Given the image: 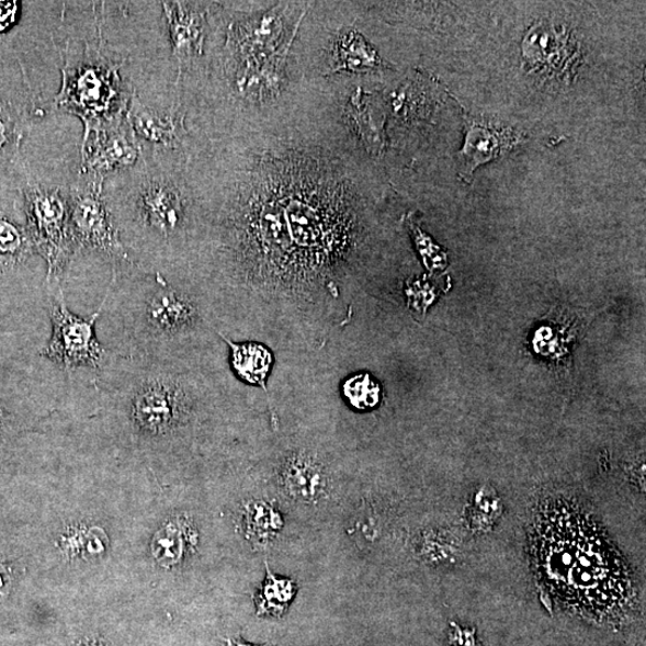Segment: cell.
Wrapping results in <instances>:
<instances>
[{
    "label": "cell",
    "mask_w": 646,
    "mask_h": 646,
    "mask_svg": "<svg viewBox=\"0 0 646 646\" xmlns=\"http://www.w3.org/2000/svg\"><path fill=\"white\" fill-rule=\"evenodd\" d=\"M281 481L284 490L301 502L314 503L327 491L324 466L308 454H294L283 465Z\"/></svg>",
    "instance_id": "15"
},
{
    "label": "cell",
    "mask_w": 646,
    "mask_h": 646,
    "mask_svg": "<svg viewBox=\"0 0 646 646\" xmlns=\"http://www.w3.org/2000/svg\"><path fill=\"white\" fill-rule=\"evenodd\" d=\"M571 521L560 531H547L544 536L545 560L552 581L563 594H583L585 600L609 601L624 591L622 566L612 551L590 529Z\"/></svg>",
    "instance_id": "3"
},
{
    "label": "cell",
    "mask_w": 646,
    "mask_h": 646,
    "mask_svg": "<svg viewBox=\"0 0 646 646\" xmlns=\"http://www.w3.org/2000/svg\"><path fill=\"white\" fill-rule=\"evenodd\" d=\"M230 646H252V645L245 644V643H230Z\"/></svg>",
    "instance_id": "25"
},
{
    "label": "cell",
    "mask_w": 646,
    "mask_h": 646,
    "mask_svg": "<svg viewBox=\"0 0 646 646\" xmlns=\"http://www.w3.org/2000/svg\"><path fill=\"white\" fill-rule=\"evenodd\" d=\"M21 192L26 230L46 263L48 290L57 288L78 256L70 222V192L32 180Z\"/></svg>",
    "instance_id": "4"
},
{
    "label": "cell",
    "mask_w": 646,
    "mask_h": 646,
    "mask_svg": "<svg viewBox=\"0 0 646 646\" xmlns=\"http://www.w3.org/2000/svg\"><path fill=\"white\" fill-rule=\"evenodd\" d=\"M18 201L0 202V287L30 269L36 250Z\"/></svg>",
    "instance_id": "9"
},
{
    "label": "cell",
    "mask_w": 646,
    "mask_h": 646,
    "mask_svg": "<svg viewBox=\"0 0 646 646\" xmlns=\"http://www.w3.org/2000/svg\"><path fill=\"white\" fill-rule=\"evenodd\" d=\"M26 87L21 92L0 84V173L19 160L21 143L35 102Z\"/></svg>",
    "instance_id": "12"
},
{
    "label": "cell",
    "mask_w": 646,
    "mask_h": 646,
    "mask_svg": "<svg viewBox=\"0 0 646 646\" xmlns=\"http://www.w3.org/2000/svg\"><path fill=\"white\" fill-rule=\"evenodd\" d=\"M344 395L352 407L366 411L379 403L381 388L371 375L361 374L345 382Z\"/></svg>",
    "instance_id": "21"
},
{
    "label": "cell",
    "mask_w": 646,
    "mask_h": 646,
    "mask_svg": "<svg viewBox=\"0 0 646 646\" xmlns=\"http://www.w3.org/2000/svg\"><path fill=\"white\" fill-rule=\"evenodd\" d=\"M126 121L138 140L151 149H178L186 135L183 116L178 111H161L141 102L137 92L132 95Z\"/></svg>",
    "instance_id": "11"
},
{
    "label": "cell",
    "mask_w": 646,
    "mask_h": 646,
    "mask_svg": "<svg viewBox=\"0 0 646 646\" xmlns=\"http://www.w3.org/2000/svg\"><path fill=\"white\" fill-rule=\"evenodd\" d=\"M296 597V585L292 579L275 577L269 569L257 597L259 615L280 616L286 612Z\"/></svg>",
    "instance_id": "19"
},
{
    "label": "cell",
    "mask_w": 646,
    "mask_h": 646,
    "mask_svg": "<svg viewBox=\"0 0 646 646\" xmlns=\"http://www.w3.org/2000/svg\"><path fill=\"white\" fill-rule=\"evenodd\" d=\"M18 11V3L0 2V31H4L15 21Z\"/></svg>",
    "instance_id": "23"
},
{
    "label": "cell",
    "mask_w": 646,
    "mask_h": 646,
    "mask_svg": "<svg viewBox=\"0 0 646 646\" xmlns=\"http://www.w3.org/2000/svg\"><path fill=\"white\" fill-rule=\"evenodd\" d=\"M523 57L539 75L564 79L576 70L579 48L576 38L563 25L542 22L526 34Z\"/></svg>",
    "instance_id": "7"
},
{
    "label": "cell",
    "mask_w": 646,
    "mask_h": 646,
    "mask_svg": "<svg viewBox=\"0 0 646 646\" xmlns=\"http://www.w3.org/2000/svg\"><path fill=\"white\" fill-rule=\"evenodd\" d=\"M97 331L116 358L189 360L208 339L204 293L170 279L168 269H112ZM214 313V311H213Z\"/></svg>",
    "instance_id": "1"
},
{
    "label": "cell",
    "mask_w": 646,
    "mask_h": 646,
    "mask_svg": "<svg viewBox=\"0 0 646 646\" xmlns=\"http://www.w3.org/2000/svg\"><path fill=\"white\" fill-rule=\"evenodd\" d=\"M124 61L105 56L101 43L94 47L87 42L79 55L66 46L61 89L55 101L58 109L81 118L83 143L97 132L126 121L134 91L123 82Z\"/></svg>",
    "instance_id": "2"
},
{
    "label": "cell",
    "mask_w": 646,
    "mask_h": 646,
    "mask_svg": "<svg viewBox=\"0 0 646 646\" xmlns=\"http://www.w3.org/2000/svg\"><path fill=\"white\" fill-rule=\"evenodd\" d=\"M102 310L103 301L88 319L79 318L66 305L61 285L48 290L49 337L38 354L68 376L98 373L110 359L97 331Z\"/></svg>",
    "instance_id": "5"
},
{
    "label": "cell",
    "mask_w": 646,
    "mask_h": 646,
    "mask_svg": "<svg viewBox=\"0 0 646 646\" xmlns=\"http://www.w3.org/2000/svg\"><path fill=\"white\" fill-rule=\"evenodd\" d=\"M279 510L268 502H254L246 508L243 529L246 536L257 544L271 542L283 529Z\"/></svg>",
    "instance_id": "18"
},
{
    "label": "cell",
    "mask_w": 646,
    "mask_h": 646,
    "mask_svg": "<svg viewBox=\"0 0 646 646\" xmlns=\"http://www.w3.org/2000/svg\"><path fill=\"white\" fill-rule=\"evenodd\" d=\"M168 21L171 47L182 66L203 55L205 43V12L193 3H161Z\"/></svg>",
    "instance_id": "13"
},
{
    "label": "cell",
    "mask_w": 646,
    "mask_h": 646,
    "mask_svg": "<svg viewBox=\"0 0 646 646\" xmlns=\"http://www.w3.org/2000/svg\"><path fill=\"white\" fill-rule=\"evenodd\" d=\"M78 646H104L102 643L100 642H86L82 644H79Z\"/></svg>",
    "instance_id": "24"
},
{
    "label": "cell",
    "mask_w": 646,
    "mask_h": 646,
    "mask_svg": "<svg viewBox=\"0 0 646 646\" xmlns=\"http://www.w3.org/2000/svg\"><path fill=\"white\" fill-rule=\"evenodd\" d=\"M220 337L231 350V365L237 376L250 385H260L265 388V381L273 363L271 352L254 342L235 344L227 337L222 335Z\"/></svg>",
    "instance_id": "17"
},
{
    "label": "cell",
    "mask_w": 646,
    "mask_h": 646,
    "mask_svg": "<svg viewBox=\"0 0 646 646\" xmlns=\"http://www.w3.org/2000/svg\"><path fill=\"white\" fill-rule=\"evenodd\" d=\"M141 144L127 121L91 135L82 143L81 173L104 178L114 170L136 167L141 158Z\"/></svg>",
    "instance_id": "8"
},
{
    "label": "cell",
    "mask_w": 646,
    "mask_h": 646,
    "mask_svg": "<svg viewBox=\"0 0 646 646\" xmlns=\"http://www.w3.org/2000/svg\"><path fill=\"white\" fill-rule=\"evenodd\" d=\"M103 181L104 178L88 177L69 191L77 253L83 249L97 250L112 262V269L137 265L123 243L109 201L103 195Z\"/></svg>",
    "instance_id": "6"
},
{
    "label": "cell",
    "mask_w": 646,
    "mask_h": 646,
    "mask_svg": "<svg viewBox=\"0 0 646 646\" xmlns=\"http://www.w3.org/2000/svg\"><path fill=\"white\" fill-rule=\"evenodd\" d=\"M45 369H44V371H45ZM42 373H39V374H42ZM4 379H5L4 376H0V437H2L3 432L10 426V421H11V418H12V410H11L10 403L12 401V397H15L16 392H19L20 389H22L24 386L29 385L25 382V384L23 386H20L18 384V382H15V384H13L11 386Z\"/></svg>",
    "instance_id": "22"
},
{
    "label": "cell",
    "mask_w": 646,
    "mask_h": 646,
    "mask_svg": "<svg viewBox=\"0 0 646 646\" xmlns=\"http://www.w3.org/2000/svg\"><path fill=\"white\" fill-rule=\"evenodd\" d=\"M387 68L377 52L365 42L358 32H349L339 37L336 47L331 73L341 71L369 72Z\"/></svg>",
    "instance_id": "16"
},
{
    "label": "cell",
    "mask_w": 646,
    "mask_h": 646,
    "mask_svg": "<svg viewBox=\"0 0 646 646\" xmlns=\"http://www.w3.org/2000/svg\"><path fill=\"white\" fill-rule=\"evenodd\" d=\"M348 115L369 151L379 155L386 148L387 111L378 95L358 89L348 104Z\"/></svg>",
    "instance_id": "14"
},
{
    "label": "cell",
    "mask_w": 646,
    "mask_h": 646,
    "mask_svg": "<svg viewBox=\"0 0 646 646\" xmlns=\"http://www.w3.org/2000/svg\"><path fill=\"white\" fill-rule=\"evenodd\" d=\"M522 141L523 137L512 128L467 121L465 147L460 152V175L471 178L474 170L507 154Z\"/></svg>",
    "instance_id": "10"
},
{
    "label": "cell",
    "mask_w": 646,
    "mask_h": 646,
    "mask_svg": "<svg viewBox=\"0 0 646 646\" xmlns=\"http://www.w3.org/2000/svg\"><path fill=\"white\" fill-rule=\"evenodd\" d=\"M191 532L188 524L174 521L158 532L154 539V557L162 565L178 564L186 553L191 543Z\"/></svg>",
    "instance_id": "20"
}]
</instances>
